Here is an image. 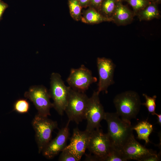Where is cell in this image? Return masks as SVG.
I'll return each instance as SVG.
<instances>
[{"mask_svg": "<svg viewBox=\"0 0 161 161\" xmlns=\"http://www.w3.org/2000/svg\"><path fill=\"white\" fill-rule=\"evenodd\" d=\"M82 8H86L89 6V0H79Z\"/></svg>", "mask_w": 161, "mask_h": 161, "instance_id": "83f0119b", "label": "cell"}, {"mask_svg": "<svg viewBox=\"0 0 161 161\" xmlns=\"http://www.w3.org/2000/svg\"><path fill=\"white\" fill-rule=\"evenodd\" d=\"M127 2L132 8L134 15L150 4V0H123Z\"/></svg>", "mask_w": 161, "mask_h": 161, "instance_id": "ffe728a7", "label": "cell"}, {"mask_svg": "<svg viewBox=\"0 0 161 161\" xmlns=\"http://www.w3.org/2000/svg\"><path fill=\"white\" fill-rule=\"evenodd\" d=\"M32 125L35 132V136L39 153L51 140L53 130L57 128L56 121H53L39 114L33 119Z\"/></svg>", "mask_w": 161, "mask_h": 161, "instance_id": "ba28073f", "label": "cell"}, {"mask_svg": "<svg viewBox=\"0 0 161 161\" xmlns=\"http://www.w3.org/2000/svg\"><path fill=\"white\" fill-rule=\"evenodd\" d=\"M160 154L156 152L151 153L144 157L141 161H158L160 160Z\"/></svg>", "mask_w": 161, "mask_h": 161, "instance_id": "d4e9b609", "label": "cell"}, {"mask_svg": "<svg viewBox=\"0 0 161 161\" xmlns=\"http://www.w3.org/2000/svg\"><path fill=\"white\" fill-rule=\"evenodd\" d=\"M151 2L157 4L161 3V0H150Z\"/></svg>", "mask_w": 161, "mask_h": 161, "instance_id": "f546056e", "label": "cell"}, {"mask_svg": "<svg viewBox=\"0 0 161 161\" xmlns=\"http://www.w3.org/2000/svg\"><path fill=\"white\" fill-rule=\"evenodd\" d=\"M132 129L136 131L138 139L144 140L146 144L150 142L149 137L153 129L152 124L147 121H143L133 126Z\"/></svg>", "mask_w": 161, "mask_h": 161, "instance_id": "e0dca14e", "label": "cell"}, {"mask_svg": "<svg viewBox=\"0 0 161 161\" xmlns=\"http://www.w3.org/2000/svg\"><path fill=\"white\" fill-rule=\"evenodd\" d=\"M30 107L29 102L24 99L17 100L14 105V110L20 113H25L28 112Z\"/></svg>", "mask_w": 161, "mask_h": 161, "instance_id": "7402d4cb", "label": "cell"}, {"mask_svg": "<svg viewBox=\"0 0 161 161\" xmlns=\"http://www.w3.org/2000/svg\"><path fill=\"white\" fill-rule=\"evenodd\" d=\"M68 121L66 125L59 130L56 137L47 144L42 151L47 158L52 159L61 152L67 145L69 133Z\"/></svg>", "mask_w": 161, "mask_h": 161, "instance_id": "8fae6325", "label": "cell"}, {"mask_svg": "<svg viewBox=\"0 0 161 161\" xmlns=\"http://www.w3.org/2000/svg\"><path fill=\"white\" fill-rule=\"evenodd\" d=\"M113 102L117 114L122 120L128 122L136 118L141 104L138 94L130 90L117 95Z\"/></svg>", "mask_w": 161, "mask_h": 161, "instance_id": "7a4b0ae2", "label": "cell"}, {"mask_svg": "<svg viewBox=\"0 0 161 161\" xmlns=\"http://www.w3.org/2000/svg\"><path fill=\"white\" fill-rule=\"evenodd\" d=\"M116 113L106 112L104 120L108 125L107 134L113 146L121 151L134 135L131 122L122 120Z\"/></svg>", "mask_w": 161, "mask_h": 161, "instance_id": "6da1fadb", "label": "cell"}, {"mask_svg": "<svg viewBox=\"0 0 161 161\" xmlns=\"http://www.w3.org/2000/svg\"><path fill=\"white\" fill-rule=\"evenodd\" d=\"M135 15L140 21H149L158 18L160 16L157 4L151 2L144 8L138 12Z\"/></svg>", "mask_w": 161, "mask_h": 161, "instance_id": "2e32d148", "label": "cell"}, {"mask_svg": "<svg viewBox=\"0 0 161 161\" xmlns=\"http://www.w3.org/2000/svg\"><path fill=\"white\" fill-rule=\"evenodd\" d=\"M127 160L122 151L112 145L110 152L104 159L103 161H126Z\"/></svg>", "mask_w": 161, "mask_h": 161, "instance_id": "44dd1931", "label": "cell"}, {"mask_svg": "<svg viewBox=\"0 0 161 161\" xmlns=\"http://www.w3.org/2000/svg\"><path fill=\"white\" fill-rule=\"evenodd\" d=\"M58 160L60 161H78L75 156L69 151L64 149L59 156Z\"/></svg>", "mask_w": 161, "mask_h": 161, "instance_id": "cb8c5ba5", "label": "cell"}, {"mask_svg": "<svg viewBox=\"0 0 161 161\" xmlns=\"http://www.w3.org/2000/svg\"><path fill=\"white\" fill-rule=\"evenodd\" d=\"M97 64L99 78L97 91L99 94L102 91L107 93L109 87L114 83L115 65L111 59L104 57L97 58Z\"/></svg>", "mask_w": 161, "mask_h": 161, "instance_id": "30bf717a", "label": "cell"}, {"mask_svg": "<svg viewBox=\"0 0 161 161\" xmlns=\"http://www.w3.org/2000/svg\"><path fill=\"white\" fill-rule=\"evenodd\" d=\"M8 5L1 0H0V21L5 10L8 7Z\"/></svg>", "mask_w": 161, "mask_h": 161, "instance_id": "4316f807", "label": "cell"}, {"mask_svg": "<svg viewBox=\"0 0 161 161\" xmlns=\"http://www.w3.org/2000/svg\"><path fill=\"white\" fill-rule=\"evenodd\" d=\"M97 79L92 75L91 71L84 65L79 68H72L66 82L72 89L85 92L90 85L96 82Z\"/></svg>", "mask_w": 161, "mask_h": 161, "instance_id": "9c48e42d", "label": "cell"}, {"mask_svg": "<svg viewBox=\"0 0 161 161\" xmlns=\"http://www.w3.org/2000/svg\"><path fill=\"white\" fill-rule=\"evenodd\" d=\"M134 15L131 10L119 0L111 18L112 21L118 25H124L131 22Z\"/></svg>", "mask_w": 161, "mask_h": 161, "instance_id": "5bb4252c", "label": "cell"}, {"mask_svg": "<svg viewBox=\"0 0 161 161\" xmlns=\"http://www.w3.org/2000/svg\"><path fill=\"white\" fill-rule=\"evenodd\" d=\"M121 151L127 160L141 161L145 157L154 152L142 145L132 136L123 147Z\"/></svg>", "mask_w": 161, "mask_h": 161, "instance_id": "4fadbf2b", "label": "cell"}, {"mask_svg": "<svg viewBox=\"0 0 161 161\" xmlns=\"http://www.w3.org/2000/svg\"><path fill=\"white\" fill-rule=\"evenodd\" d=\"M143 95L145 98L146 101L141 104L145 106L147 108L149 113H151L153 115H154L156 113V96L154 95L152 97H150L145 94H143Z\"/></svg>", "mask_w": 161, "mask_h": 161, "instance_id": "603a6c76", "label": "cell"}, {"mask_svg": "<svg viewBox=\"0 0 161 161\" xmlns=\"http://www.w3.org/2000/svg\"><path fill=\"white\" fill-rule=\"evenodd\" d=\"M69 13L72 18L75 21L80 20L82 8L79 0H68Z\"/></svg>", "mask_w": 161, "mask_h": 161, "instance_id": "d6986e66", "label": "cell"}, {"mask_svg": "<svg viewBox=\"0 0 161 161\" xmlns=\"http://www.w3.org/2000/svg\"><path fill=\"white\" fill-rule=\"evenodd\" d=\"M82 12L80 20L88 24H98L103 22L112 21L111 19L106 18L94 8L88 7Z\"/></svg>", "mask_w": 161, "mask_h": 161, "instance_id": "9a60e30c", "label": "cell"}, {"mask_svg": "<svg viewBox=\"0 0 161 161\" xmlns=\"http://www.w3.org/2000/svg\"><path fill=\"white\" fill-rule=\"evenodd\" d=\"M70 87L66 86L60 74L55 72L52 73L49 92L53 100V107L59 115H62L65 111Z\"/></svg>", "mask_w": 161, "mask_h": 161, "instance_id": "277c9868", "label": "cell"}, {"mask_svg": "<svg viewBox=\"0 0 161 161\" xmlns=\"http://www.w3.org/2000/svg\"><path fill=\"white\" fill-rule=\"evenodd\" d=\"M112 147L107 133H104L99 129L90 133L87 149L93 154L96 161H103Z\"/></svg>", "mask_w": 161, "mask_h": 161, "instance_id": "5b68a950", "label": "cell"}, {"mask_svg": "<svg viewBox=\"0 0 161 161\" xmlns=\"http://www.w3.org/2000/svg\"><path fill=\"white\" fill-rule=\"evenodd\" d=\"M103 0H89L88 7L92 8L99 12L101 4Z\"/></svg>", "mask_w": 161, "mask_h": 161, "instance_id": "484cf974", "label": "cell"}, {"mask_svg": "<svg viewBox=\"0 0 161 161\" xmlns=\"http://www.w3.org/2000/svg\"><path fill=\"white\" fill-rule=\"evenodd\" d=\"M119 0H103L99 13L104 17L112 20L111 18Z\"/></svg>", "mask_w": 161, "mask_h": 161, "instance_id": "ac0fdd59", "label": "cell"}, {"mask_svg": "<svg viewBox=\"0 0 161 161\" xmlns=\"http://www.w3.org/2000/svg\"><path fill=\"white\" fill-rule=\"evenodd\" d=\"M89 97L85 94L70 87L65 111L70 121L78 124L85 119V113Z\"/></svg>", "mask_w": 161, "mask_h": 161, "instance_id": "3957f363", "label": "cell"}, {"mask_svg": "<svg viewBox=\"0 0 161 161\" xmlns=\"http://www.w3.org/2000/svg\"><path fill=\"white\" fill-rule=\"evenodd\" d=\"M99 94L97 91H94L92 96L89 97L86 107L85 119L87 124L85 130L90 133L99 129L100 123L105 117L106 112L100 103Z\"/></svg>", "mask_w": 161, "mask_h": 161, "instance_id": "8992f818", "label": "cell"}, {"mask_svg": "<svg viewBox=\"0 0 161 161\" xmlns=\"http://www.w3.org/2000/svg\"><path fill=\"white\" fill-rule=\"evenodd\" d=\"M90 134L86 130L81 131L78 128H75L69 144L64 149L69 151L80 161L87 149Z\"/></svg>", "mask_w": 161, "mask_h": 161, "instance_id": "7c38bea8", "label": "cell"}, {"mask_svg": "<svg viewBox=\"0 0 161 161\" xmlns=\"http://www.w3.org/2000/svg\"><path fill=\"white\" fill-rule=\"evenodd\" d=\"M24 96L33 103L38 114L46 117L50 115V110L53 104L50 101L49 92L45 87L42 85L31 86L25 92Z\"/></svg>", "mask_w": 161, "mask_h": 161, "instance_id": "52a82bcc", "label": "cell"}, {"mask_svg": "<svg viewBox=\"0 0 161 161\" xmlns=\"http://www.w3.org/2000/svg\"><path fill=\"white\" fill-rule=\"evenodd\" d=\"M157 117V123L161 126V114H158L155 113V114Z\"/></svg>", "mask_w": 161, "mask_h": 161, "instance_id": "f1b7e54d", "label": "cell"}]
</instances>
